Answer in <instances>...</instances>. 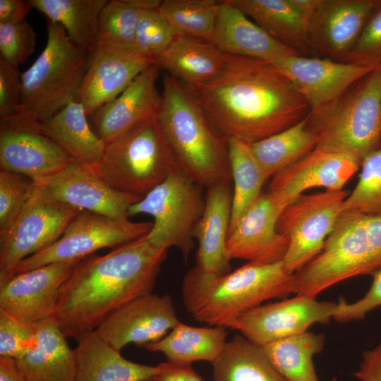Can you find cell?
Masks as SVG:
<instances>
[{"label": "cell", "instance_id": "obj_1", "mask_svg": "<svg viewBox=\"0 0 381 381\" xmlns=\"http://www.w3.org/2000/svg\"><path fill=\"white\" fill-rule=\"evenodd\" d=\"M186 87L223 135L250 144L291 127L310 111L291 80L256 58L224 54L218 75Z\"/></svg>", "mask_w": 381, "mask_h": 381}, {"label": "cell", "instance_id": "obj_2", "mask_svg": "<svg viewBox=\"0 0 381 381\" xmlns=\"http://www.w3.org/2000/svg\"><path fill=\"white\" fill-rule=\"evenodd\" d=\"M167 252L146 234L81 259L61 287L54 315L64 334L78 339L119 308L152 293Z\"/></svg>", "mask_w": 381, "mask_h": 381}, {"label": "cell", "instance_id": "obj_3", "mask_svg": "<svg viewBox=\"0 0 381 381\" xmlns=\"http://www.w3.org/2000/svg\"><path fill=\"white\" fill-rule=\"evenodd\" d=\"M157 118L179 169L208 188L232 181L228 138L181 82L165 73Z\"/></svg>", "mask_w": 381, "mask_h": 381}, {"label": "cell", "instance_id": "obj_4", "mask_svg": "<svg viewBox=\"0 0 381 381\" xmlns=\"http://www.w3.org/2000/svg\"><path fill=\"white\" fill-rule=\"evenodd\" d=\"M291 274L283 261L249 262L224 275L206 273L195 266L183 280V304L199 322L232 328L241 315L264 301L289 295Z\"/></svg>", "mask_w": 381, "mask_h": 381}, {"label": "cell", "instance_id": "obj_5", "mask_svg": "<svg viewBox=\"0 0 381 381\" xmlns=\"http://www.w3.org/2000/svg\"><path fill=\"white\" fill-rule=\"evenodd\" d=\"M315 148L358 160L381 148V66L323 108L308 114Z\"/></svg>", "mask_w": 381, "mask_h": 381}, {"label": "cell", "instance_id": "obj_6", "mask_svg": "<svg viewBox=\"0 0 381 381\" xmlns=\"http://www.w3.org/2000/svg\"><path fill=\"white\" fill-rule=\"evenodd\" d=\"M46 46L21 73L22 95L16 116L28 122L51 118L76 99L88 66V51L75 46L63 27L47 20Z\"/></svg>", "mask_w": 381, "mask_h": 381}, {"label": "cell", "instance_id": "obj_7", "mask_svg": "<svg viewBox=\"0 0 381 381\" xmlns=\"http://www.w3.org/2000/svg\"><path fill=\"white\" fill-rule=\"evenodd\" d=\"M179 168L155 116L106 145L92 169L114 189L143 198Z\"/></svg>", "mask_w": 381, "mask_h": 381}, {"label": "cell", "instance_id": "obj_8", "mask_svg": "<svg viewBox=\"0 0 381 381\" xmlns=\"http://www.w3.org/2000/svg\"><path fill=\"white\" fill-rule=\"evenodd\" d=\"M373 274L364 215L344 211L320 252L291 274L289 292L316 298L341 281Z\"/></svg>", "mask_w": 381, "mask_h": 381}, {"label": "cell", "instance_id": "obj_9", "mask_svg": "<svg viewBox=\"0 0 381 381\" xmlns=\"http://www.w3.org/2000/svg\"><path fill=\"white\" fill-rule=\"evenodd\" d=\"M202 188L179 168L133 204L128 216L151 215L150 243L159 249L176 247L187 260L193 248V229L204 210Z\"/></svg>", "mask_w": 381, "mask_h": 381}, {"label": "cell", "instance_id": "obj_10", "mask_svg": "<svg viewBox=\"0 0 381 381\" xmlns=\"http://www.w3.org/2000/svg\"><path fill=\"white\" fill-rule=\"evenodd\" d=\"M152 227L150 222H135L83 210L58 241L20 261L0 283L44 265L81 260L97 250L118 247L147 234Z\"/></svg>", "mask_w": 381, "mask_h": 381}, {"label": "cell", "instance_id": "obj_11", "mask_svg": "<svg viewBox=\"0 0 381 381\" xmlns=\"http://www.w3.org/2000/svg\"><path fill=\"white\" fill-rule=\"evenodd\" d=\"M348 195L344 189L303 194L284 209L277 230L289 241L283 262L290 274L320 252L344 211Z\"/></svg>", "mask_w": 381, "mask_h": 381}, {"label": "cell", "instance_id": "obj_12", "mask_svg": "<svg viewBox=\"0 0 381 381\" xmlns=\"http://www.w3.org/2000/svg\"><path fill=\"white\" fill-rule=\"evenodd\" d=\"M10 227L0 235V280L26 258L58 241L81 210L49 195L37 183Z\"/></svg>", "mask_w": 381, "mask_h": 381}, {"label": "cell", "instance_id": "obj_13", "mask_svg": "<svg viewBox=\"0 0 381 381\" xmlns=\"http://www.w3.org/2000/svg\"><path fill=\"white\" fill-rule=\"evenodd\" d=\"M73 160L30 122L15 115L0 119L1 170L21 174L39 183L59 174Z\"/></svg>", "mask_w": 381, "mask_h": 381}, {"label": "cell", "instance_id": "obj_14", "mask_svg": "<svg viewBox=\"0 0 381 381\" xmlns=\"http://www.w3.org/2000/svg\"><path fill=\"white\" fill-rule=\"evenodd\" d=\"M337 307V302L296 295L248 310L238 318L232 329L262 346L304 333L314 324L327 323L333 318Z\"/></svg>", "mask_w": 381, "mask_h": 381}, {"label": "cell", "instance_id": "obj_15", "mask_svg": "<svg viewBox=\"0 0 381 381\" xmlns=\"http://www.w3.org/2000/svg\"><path fill=\"white\" fill-rule=\"evenodd\" d=\"M80 260L54 262L0 283V310L36 324L54 317L63 284Z\"/></svg>", "mask_w": 381, "mask_h": 381}, {"label": "cell", "instance_id": "obj_16", "mask_svg": "<svg viewBox=\"0 0 381 381\" xmlns=\"http://www.w3.org/2000/svg\"><path fill=\"white\" fill-rule=\"evenodd\" d=\"M179 322L169 295L149 293L113 312L95 330L121 351L129 344L146 346L156 342Z\"/></svg>", "mask_w": 381, "mask_h": 381}, {"label": "cell", "instance_id": "obj_17", "mask_svg": "<svg viewBox=\"0 0 381 381\" xmlns=\"http://www.w3.org/2000/svg\"><path fill=\"white\" fill-rule=\"evenodd\" d=\"M39 184L56 200L114 219H128L129 207L143 198L119 191L102 180L89 165L77 160Z\"/></svg>", "mask_w": 381, "mask_h": 381}, {"label": "cell", "instance_id": "obj_18", "mask_svg": "<svg viewBox=\"0 0 381 381\" xmlns=\"http://www.w3.org/2000/svg\"><path fill=\"white\" fill-rule=\"evenodd\" d=\"M157 61L140 73L115 99L87 115L96 135L108 145L157 116L160 95Z\"/></svg>", "mask_w": 381, "mask_h": 381}, {"label": "cell", "instance_id": "obj_19", "mask_svg": "<svg viewBox=\"0 0 381 381\" xmlns=\"http://www.w3.org/2000/svg\"><path fill=\"white\" fill-rule=\"evenodd\" d=\"M360 167L361 162L353 157L315 148L274 175L268 193L284 210L310 188L343 190Z\"/></svg>", "mask_w": 381, "mask_h": 381}, {"label": "cell", "instance_id": "obj_20", "mask_svg": "<svg viewBox=\"0 0 381 381\" xmlns=\"http://www.w3.org/2000/svg\"><path fill=\"white\" fill-rule=\"evenodd\" d=\"M378 0H321L307 23L308 41L318 57L344 62Z\"/></svg>", "mask_w": 381, "mask_h": 381}, {"label": "cell", "instance_id": "obj_21", "mask_svg": "<svg viewBox=\"0 0 381 381\" xmlns=\"http://www.w3.org/2000/svg\"><path fill=\"white\" fill-rule=\"evenodd\" d=\"M294 84L310 111L332 102L357 80L375 69L327 58L291 56L274 64Z\"/></svg>", "mask_w": 381, "mask_h": 381}, {"label": "cell", "instance_id": "obj_22", "mask_svg": "<svg viewBox=\"0 0 381 381\" xmlns=\"http://www.w3.org/2000/svg\"><path fill=\"white\" fill-rule=\"evenodd\" d=\"M283 210L268 192L262 193L229 233L226 242L229 259L258 263L283 261L289 241L277 230Z\"/></svg>", "mask_w": 381, "mask_h": 381}, {"label": "cell", "instance_id": "obj_23", "mask_svg": "<svg viewBox=\"0 0 381 381\" xmlns=\"http://www.w3.org/2000/svg\"><path fill=\"white\" fill-rule=\"evenodd\" d=\"M75 101L87 115L119 96L144 70L157 61L131 52L93 45Z\"/></svg>", "mask_w": 381, "mask_h": 381}, {"label": "cell", "instance_id": "obj_24", "mask_svg": "<svg viewBox=\"0 0 381 381\" xmlns=\"http://www.w3.org/2000/svg\"><path fill=\"white\" fill-rule=\"evenodd\" d=\"M232 181H224L206 188L202 214L195 225L198 241L196 265L206 273L224 275L231 272L226 253L233 198Z\"/></svg>", "mask_w": 381, "mask_h": 381}, {"label": "cell", "instance_id": "obj_25", "mask_svg": "<svg viewBox=\"0 0 381 381\" xmlns=\"http://www.w3.org/2000/svg\"><path fill=\"white\" fill-rule=\"evenodd\" d=\"M223 53L262 59L272 64L299 55L280 43L227 0H222L210 41Z\"/></svg>", "mask_w": 381, "mask_h": 381}, {"label": "cell", "instance_id": "obj_26", "mask_svg": "<svg viewBox=\"0 0 381 381\" xmlns=\"http://www.w3.org/2000/svg\"><path fill=\"white\" fill-rule=\"evenodd\" d=\"M34 344L16 359L26 381H75L73 349L54 317L36 323Z\"/></svg>", "mask_w": 381, "mask_h": 381}, {"label": "cell", "instance_id": "obj_27", "mask_svg": "<svg viewBox=\"0 0 381 381\" xmlns=\"http://www.w3.org/2000/svg\"><path fill=\"white\" fill-rule=\"evenodd\" d=\"M73 349L75 381H147L158 366L136 363L123 358L92 330L78 339Z\"/></svg>", "mask_w": 381, "mask_h": 381}, {"label": "cell", "instance_id": "obj_28", "mask_svg": "<svg viewBox=\"0 0 381 381\" xmlns=\"http://www.w3.org/2000/svg\"><path fill=\"white\" fill-rule=\"evenodd\" d=\"M30 123L75 160L92 168L103 155L104 143L93 132L84 107L75 100L49 119Z\"/></svg>", "mask_w": 381, "mask_h": 381}, {"label": "cell", "instance_id": "obj_29", "mask_svg": "<svg viewBox=\"0 0 381 381\" xmlns=\"http://www.w3.org/2000/svg\"><path fill=\"white\" fill-rule=\"evenodd\" d=\"M272 37L301 56L313 55L307 23L290 0H227Z\"/></svg>", "mask_w": 381, "mask_h": 381}, {"label": "cell", "instance_id": "obj_30", "mask_svg": "<svg viewBox=\"0 0 381 381\" xmlns=\"http://www.w3.org/2000/svg\"><path fill=\"white\" fill-rule=\"evenodd\" d=\"M157 61L167 73L185 85H191L218 75L224 63V53L210 42L176 36Z\"/></svg>", "mask_w": 381, "mask_h": 381}, {"label": "cell", "instance_id": "obj_31", "mask_svg": "<svg viewBox=\"0 0 381 381\" xmlns=\"http://www.w3.org/2000/svg\"><path fill=\"white\" fill-rule=\"evenodd\" d=\"M228 332L226 327H196L179 322L160 340L147 345L152 352H161L167 361L179 364L195 361L212 363L222 353Z\"/></svg>", "mask_w": 381, "mask_h": 381}, {"label": "cell", "instance_id": "obj_32", "mask_svg": "<svg viewBox=\"0 0 381 381\" xmlns=\"http://www.w3.org/2000/svg\"><path fill=\"white\" fill-rule=\"evenodd\" d=\"M212 364L214 381H286L262 346L242 334L227 341Z\"/></svg>", "mask_w": 381, "mask_h": 381}, {"label": "cell", "instance_id": "obj_33", "mask_svg": "<svg viewBox=\"0 0 381 381\" xmlns=\"http://www.w3.org/2000/svg\"><path fill=\"white\" fill-rule=\"evenodd\" d=\"M33 8L61 25L70 41L88 51L96 42L107 0H30Z\"/></svg>", "mask_w": 381, "mask_h": 381}, {"label": "cell", "instance_id": "obj_34", "mask_svg": "<svg viewBox=\"0 0 381 381\" xmlns=\"http://www.w3.org/2000/svg\"><path fill=\"white\" fill-rule=\"evenodd\" d=\"M317 145L308 114L278 133L250 144L252 152L267 179L294 164Z\"/></svg>", "mask_w": 381, "mask_h": 381}, {"label": "cell", "instance_id": "obj_35", "mask_svg": "<svg viewBox=\"0 0 381 381\" xmlns=\"http://www.w3.org/2000/svg\"><path fill=\"white\" fill-rule=\"evenodd\" d=\"M325 343L322 334L306 332L262 346L269 360L286 381H319L314 355Z\"/></svg>", "mask_w": 381, "mask_h": 381}, {"label": "cell", "instance_id": "obj_36", "mask_svg": "<svg viewBox=\"0 0 381 381\" xmlns=\"http://www.w3.org/2000/svg\"><path fill=\"white\" fill-rule=\"evenodd\" d=\"M231 179L234 182L231 222L229 233L260 197L268 179L254 156L250 144L228 138Z\"/></svg>", "mask_w": 381, "mask_h": 381}, {"label": "cell", "instance_id": "obj_37", "mask_svg": "<svg viewBox=\"0 0 381 381\" xmlns=\"http://www.w3.org/2000/svg\"><path fill=\"white\" fill-rule=\"evenodd\" d=\"M160 0H110L103 8L94 45L135 52L136 26L143 10L157 9Z\"/></svg>", "mask_w": 381, "mask_h": 381}, {"label": "cell", "instance_id": "obj_38", "mask_svg": "<svg viewBox=\"0 0 381 381\" xmlns=\"http://www.w3.org/2000/svg\"><path fill=\"white\" fill-rule=\"evenodd\" d=\"M220 5L217 0H164L157 11L176 36L210 42Z\"/></svg>", "mask_w": 381, "mask_h": 381}, {"label": "cell", "instance_id": "obj_39", "mask_svg": "<svg viewBox=\"0 0 381 381\" xmlns=\"http://www.w3.org/2000/svg\"><path fill=\"white\" fill-rule=\"evenodd\" d=\"M361 168L358 181L344 201V211L381 216V148L365 157Z\"/></svg>", "mask_w": 381, "mask_h": 381}, {"label": "cell", "instance_id": "obj_40", "mask_svg": "<svg viewBox=\"0 0 381 381\" xmlns=\"http://www.w3.org/2000/svg\"><path fill=\"white\" fill-rule=\"evenodd\" d=\"M175 37L173 29L157 9L143 10L136 26L134 51L138 55L157 60Z\"/></svg>", "mask_w": 381, "mask_h": 381}, {"label": "cell", "instance_id": "obj_41", "mask_svg": "<svg viewBox=\"0 0 381 381\" xmlns=\"http://www.w3.org/2000/svg\"><path fill=\"white\" fill-rule=\"evenodd\" d=\"M35 182L21 174L0 171V235L10 227L30 198Z\"/></svg>", "mask_w": 381, "mask_h": 381}, {"label": "cell", "instance_id": "obj_42", "mask_svg": "<svg viewBox=\"0 0 381 381\" xmlns=\"http://www.w3.org/2000/svg\"><path fill=\"white\" fill-rule=\"evenodd\" d=\"M36 33L26 20L0 24V59L18 68L35 50Z\"/></svg>", "mask_w": 381, "mask_h": 381}, {"label": "cell", "instance_id": "obj_43", "mask_svg": "<svg viewBox=\"0 0 381 381\" xmlns=\"http://www.w3.org/2000/svg\"><path fill=\"white\" fill-rule=\"evenodd\" d=\"M344 62L375 68L381 66V0L377 1Z\"/></svg>", "mask_w": 381, "mask_h": 381}, {"label": "cell", "instance_id": "obj_44", "mask_svg": "<svg viewBox=\"0 0 381 381\" xmlns=\"http://www.w3.org/2000/svg\"><path fill=\"white\" fill-rule=\"evenodd\" d=\"M36 324L20 320L0 310V357H20L34 344Z\"/></svg>", "mask_w": 381, "mask_h": 381}, {"label": "cell", "instance_id": "obj_45", "mask_svg": "<svg viewBox=\"0 0 381 381\" xmlns=\"http://www.w3.org/2000/svg\"><path fill=\"white\" fill-rule=\"evenodd\" d=\"M372 276L371 286L363 298L353 303H347L344 299L337 302L333 319L339 322L361 320L371 310L381 306V269Z\"/></svg>", "mask_w": 381, "mask_h": 381}, {"label": "cell", "instance_id": "obj_46", "mask_svg": "<svg viewBox=\"0 0 381 381\" xmlns=\"http://www.w3.org/2000/svg\"><path fill=\"white\" fill-rule=\"evenodd\" d=\"M21 95V73L0 59V119L17 113Z\"/></svg>", "mask_w": 381, "mask_h": 381}, {"label": "cell", "instance_id": "obj_47", "mask_svg": "<svg viewBox=\"0 0 381 381\" xmlns=\"http://www.w3.org/2000/svg\"><path fill=\"white\" fill-rule=\"evenodd\" d=\"M157 366L158 371L147 381H203L190 364L167 361Z\"/></svg>", "mask_w": 381, "mask_h": 381}, {"label": "cell", "instance_id": "obj_48", "mask_svg": "<svg viewBox=\"0 0 381 381\" xmlns=\"http://www.w3.org/2000/svg\"><path fill=\"white\" fill-rule=\"evenodd\" d=\"M364 221L374 273L381 269V216L364 215Z\"/></svg>", "mask_w": 381, "mask_h": 381}, {"label": "cell", "instance_id": "obj_49", "mask_svg": "<svg viewBox=\"0 0 381 381\" xmlns=\"http://www.w3.org/2000/svg\"><path fill=\"white\" fill-rule=\"evenodd\" d=\"M354 375L359 381H381V344L363 353Z\"/></svg>", "mask_w": 381, "mask_h": 381}, {"label": "cell", "instance_id": "obj_50", "mask_svg": "<svg viewBox=\"0 0 381 381\" xmlns=\"http://www.w3.org/2000/svg\"><path fill=\"white\" fill-rule=\"evenodd\" d=\"M32 9L30 0H0V24L25 20Z\"/></svg>", "mask_w": 381, "mask_h": 381}, {"label": "cell", "instance_id": "obj_51", "mask_svg": "<svg viewBox=\"0 0 381 381\" xmlns=\"http://www.w3.org/2000/svg\"><path fill=\"white\" fill-rule=\"evenodd\" d=\"M0 381H26L15 358L0 357Z\"/></svg>", "mask_w": 381, "mask_h": 381}, {"label": "cell", "instance_id": "obj_52", "mask_svg": "<svg viewBox=\"0 0 381 381\" xmlns=\"http://www.w3.org/2000/svg\"><path fill=\"white\" fill-rule=\"evenodd\" d=\"M290 1L303 16L307 23L317 11L321 0H290Z\"/></svg>", "mask_w": 381, "mask_h": 381}]
</instances>
